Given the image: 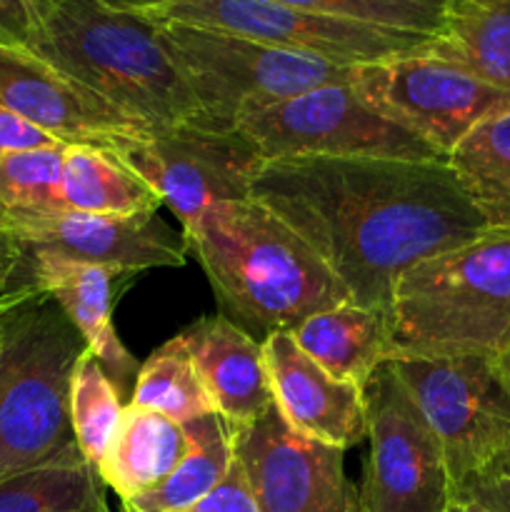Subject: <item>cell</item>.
I'll use <instances>...</instances> for the list:
<instances>
[{
    "mask_svg": "<svg viewBox=\"0 0 510 512\" xmlns=\"http://www.w3.org/2000/svg\"><path fill=\"white\" fill-rule=\"evenodd\" d=\"M33 20V0H0V43L28 48Z\"/></svg>",
    "mask_w": 510,
    "mask_h": 512,
    "instance_id": "cell-32",
    "label": "cell"
},
{
    "mask_svg": "<svg viewBox=\"0 0 510 512\" xmlns=\"http://www.w3.org/2000/svg\"><path fill=\"white\" fill-rule=\"evenodd\" d=\"M170 58L198 100V123L233 130L245 113L330 83H350L355 65L273 48L243 35L185 23H158Z\"/></svg>",
    "mask_w": 510,
    "mask_h": 512,
    "instance_id": "cell-6",
    "label": "cell"
},
{
    "mask_svg": "<svg viewBox=\"0 0 510 512\" xmlns=\"http://www.w3.org/2000/svg\"><path fill=\"white\" fill-rule=\"evenodd\" d=\"M120 390L88 348L78 358L70 378V428L83 458L98 470L123 420Z\"/></svg>",
    "mask_w": 510,
    "mask_h": 512,
    "instance_id": "cell-27",
    "label": "cell"
},
{
    "mask_svg": "<svg viewBox=\"0 0 510 512\" xmlns=\"http://www.w3.org/2000/svg\"><path fill=\"white\" fill-rule=\"evenodd\" d=\"M495 475H510V453L503 455V458H498L495 463H490L488 468H485L483 473L478 475V478H495ZM468 483H470V480H468Z\"/></svg>",
    "mask_w": 510,
    "mask_h": 512,
    "instance_id": "cell-37",
    "label": "cell"
},
{
    "mask_svg": "<svg viewBox=\"0 0 510 512\" xmlns=\"http://www.w3.org/2000/svg\"><path fill=\"white\" fill-rule=\"evenodd\" d=\"M448 163L490 230L510 233V108L470 130Z\"/></svg>",
    "mask_w": 510,
    "mask_h": 512,
    "instance_id": "cell-25",
    "label": "cell"
},
{
    "mask_svg": "<svg viewBox=\"0 0 510 512\" xmlns=\"http://www.w3.org/2000/svg\"><path fill=\"white\" fill-rule=\"evenodd\" d=\"M250 198L290 225L363 308L390 310L400 275L490 233L448 160H268Z\"/></svg>",
    "mask_w": 510,
    "mask_h": 512,
    "instance_id": "cell-1",
    "label": "cell"
},
{
    "mask_svg": "<svg viewBox=\"0 0 510 512\" xmlns=\"http://www.w3.org/2000/svg\"><path fill=\"white\" fill-rule=\"evenodd\" d=\"M113 155L155 190L180 228L195 223L210 205L250 198V185L263 165L238 130L208 128L198 120L130 140Z\"/></svg>",
    "mask_w": 510,
    "mask_h": 512,
    "instance_id": "cell-12",
    "label": "cell"
},
{
    "mask_svg": "<svg viewBox=\"0 0 510 512\" xmlns=\"http://www.w3.org/2000/svg\"><path fill=\"white\" fill-rule=\"evenodd\" d=\"M0 108L58 143L93 145L110 153L153 133L18 45L0 43Z\"/></svg>",
    "mask_w": 510,
    "mask_h": 512,
    "instance_id": "cell-14",
    "label": "cell"
},
{
    "mask_svg": "<svg viewBox=\"0 0 510 512\" xmlns=\"http://www.w3.org/2000/svg\"><path fill=\"white\" fill-rule=\"evenodd\" d=\"M235 130L263 163L293 158L445 160L418 135L370 108L350 83H330L245 113Z\"/></svg>",
    "mask_w": 510,
    "mask_h": 512,
    "instance_id": "cell-8",
    "label": "cell"
},
{
    "mask_svg": "<svg viewBox=\"0 0 510 512\" xmlns=\"http://www.w3.org/2000/svg\"><path fill=\"white\" fill-rule=\"evenodd\" d=\"M128 405L155 410L180 425L215 413L203 380L178 335L160 345L140 365Z\"/></svg>",
    "mask_w": 510,
    "mask_h": 512,
    "instance_id": "cell-26",
    "label": "cell"
},
{
    "mask_svg": "<svg viewBox=\"0 0 510 512\" xmlns=\"http://www.w3.org/2000/svg\"><path fill=\"white\" fill-rule=\"evenodd\" d=\"M295 345L335 380L365 390L383 365L398 358L390 310L340 303L290 330Z\"/></svg>",
    "mask_w": 510,
    "mask_h": 512,
    "instance_id": "cell-19",
    "label": "cell"
},
{
    "mask_svg": "<svg viewBox=\"0 0 510 512\" xmlns=\"http://www.w3.org/2000/svg\"><path fill=\"white\" fill-rule=\"evenodd\" d=\"M103 5L113 10H123V13H153V10L165 8L168 3H175V0H100Z\"/></svg>",
    "mask_w": 510,
    "mask_h": 512,
    "instance_id": "cell-35",
    "label": "cell"
},
{
    "mask_svg": "<svg viewBox=\"0 0 510 512\" xmlns=\"http://www.w3.org/2000/svg\"><path fill=\"white\" fill-rule=\"evenodd\" d=\"M353 88L383 118L438 150L445 160L490 115L510 108V93L425 50L355 65Z\"/></svg>",
    "mask_w": 510,
    "mask_h": 512,
    "instance_id": "cell-10",
    "label": "cell"
},
{
    "mask_svg": "<svg viewBox=\"0 0 510 512\" xmlns=\"http://www.w3.org/2000/svg\"><path fill=\"white\" fill-rule=\"evenodd\" d=\"M398 358L510 350V233L490 230L400 275L390 303Z\"/></svg>",
    "mask_w": 510,
    "mask_h": 512,
    "instance_id": "cell-4",
    "label": "cell"
},
{
    "mask_svg": "<svg viewBox=\"0 0 510 512\" xmlns=\"http://www.w3.org/2000/svg\"><path fill=\"white\" fill-rule=\"evenodd\" d=\"M68 145L20 150L0 160V228L10 220L63 210L60 175Z\"/></svg>",
    "mask_w": 510,
    "mask_h": 512,
    "instance_id": "cell-28",
    "label": "cell"
},
{
    "mask_svg": "<svg viewBox=\"0 0 510 512\" xmlns=\"http://www.w3.org/2000/svg\"><path fill=\"white\" fill-rule=\"evenodd\" d=\"M23 260V245L0 228V295L23 288Z\"/></svg>",
    "mask_w": 510,
    "mask_h": 512,
    "instance_id": "cell-34",
    "label": "cell"
},
{
    "mask_svg": "<svg viewBox=\"0 0 510 512\" xmlns=\"http://www.w3.org/2000/svg\"><path fill=\"white\" fill-rule=\"evenodd\" d=\"M183 428L188 438L185 458L158 488L123 500L125 512H185L223 483L235 458L228 423L213 413Z\"/></svg>",
    "mask_w": 510,
    "mask_h": 512,
    "instance_id": "cell-23",
    "label": "cell"
},
{
    "mask_svg": "<svg viewBox=\"0 0 510 512\" xmlns=\"http://www.w3.org/2000/svg\"><path fill=\"white\" fill-rule=\"evenodd\" d=\"M263 355L275 410L290 430L343 453L368 438L365 390L325 373L290 333L268 335Z\"/></svg>",
    "mask_w": 510,
    "mask_h": 512,
    "instance_id": "cell-17",
    "label": "cell"
},
{
    "mask_svg": "<svg viewBox=\"0 0 510 512\" xmlns=\"http://www.w3.org/2000/svg\"><path fill=\"white\" fill-rule=\"evenodd\" d=\"M423 50L510 93V0H450Z\"/></svg>",
    "mask_w": 510,
    "mask_h": 512,
    "instance_id": "cell-21",
    "label": "cell"
},
{
    "mask_svg": "<svg viewBox=\"0 0 510 512\" xmlns=\"http://www.w3.org/2000/svg\"><path fill=\"white\" fill-rule=\"evenodd\" d=\"M230 440L260 512H365L343 450L298 435L275 408L230 428Z\"/></svg>",
    "mask_w": 510,
    "mask_h": 512,
    "instance_id": "cell-13",
    "label": "cell"
},
{
    "mask_svg": "<svg viewBox=\"0 0 510 512\" xmlns=\"http://www.w3.org/2000/svg\"><path fill=\"white\" fill-rule=\"evenodd\" d=\"M5 298H8V293H5V295H0V308H3V305H5Z\"/></svg>",
    "mask_w": 510,
    "mask_h": 512,
    "instance_id": "cell-41",
    "label": "cell"
},
{
    "mask_svg": "<svg viewBox=\"0 0 510 512\" xmlns=\"http://www.w3.org/2000/svg\"><path fill=\"white\" fill-rule=\"evenodd\" d=\"M28 50L153 133L198 120L200 108L158 25L100 0H33Z\"/></svg>",
    "mask_w": 510,
    "mask_h": 512,
    "instance_id": "cell-3",
    "label": "cell"
},
{
    "mask_svg": "<svg viewBox=\"0 0 510 512\" xmlns=\"http://www.w3.org/2000/svg\"><path fill=\"white\" fill-rule=\"evenodd\" d=\"M215 413L235 425L255 423L275 408L263 343L223 315H208L180 330Z\"/></svg>",
    "mask_w": 510,
    "mask_h": 512,
    "instance_id": "cell-18",
    "label": "cell"
},
{
    "mask_svg": "<svg viewBox=\"0 0 510 512\" xmlns=\"http://www.w3.org/2000/svg\"><path fill=\"white\" fill-rule=\"evenodd\" d=\"M105 512H108V510H105Z\"/></svg>",
    "mask_w": 510,
    "mask_h": 512,
    "instance_id": "cell-42",
    "label": "cell"
},
{
    "mask_svg": "<svg viewBox=\"0 0 510 512\" xmlns=\"http://www.w3.org/2000/svg\"><path fill=\"white\" fill-rule=\"evenodd\" d=\"M60 198L63 210L113 218L155 215L163 205L155 190L123 160L93 145H68L60 175Z\"/></svg>",
    "mask_w": 510,
    "mask_h": 512,
    "instance_id": "cell-22",
    "label": "cell"
},
{
    "mask_svg": "<svg viewBox=\"0 0 510 512\" xmlns=\"http://www.w3.org/2000/svg\"><path fill=\"white\" fill-rule=\"evenodd\" d=\"M275 3L293 5L328 18L423 35H438L445 20L443 8H433L420 0H275Z\"/></svg>",
    "mask_w": 510,
    "mask_h": 512,
    "instance_id": "cell-29",
    "label": "cell"
},
{
    "mask_svg": "<svg viewBox=\"0 0 510 512\" xmlns=\"http://www.w3.org/2000/svg\"><path fill=\"white\" fill-rule=\"evenodd\" d=\"M368 458L360 483L365 512H445L455 488L443 448L390 365L365 388Z\"/></svg>",
    "mask_w": 510,
    "mask_h": 512,
    "instance_id": "cell-9",
    "label": "cell"
},
{
    "mask_svg": "<svg viewBox=\"0 0 510 512\" xmlns=\"http://www.w3.org/2000/svg\"><path fill=\"white\" fill-rule=\"evenodd\" d=\"M3 230L23 248L48 250L128 275L153 268H183L188 258L183 230L175 233L163 218H158V213L113 218L58 210L10 220Z\"/></svg>",
    "mask_w": 510,
    "mask_h": 512,
    "instance_id": "cell-15",
    "label": "cell"
},
{
    "mask_svg": "<svg viewBox=\"0 0 510 512\" xmlns=\"http://www.w3.org/2000/svg\"><path fill=\"white\" fill-rule=\"evenodd\" d=\"M498 368H500V373L505 375V380L510 383V350L503 355V358H498Z\"/></svg>",
    "mask_w": 510,
    "mask_h": 512,
    "instance_id": "cell-38",
    "label": "cell"
},
{
    "mask_svg": "<svg viewBox=\"0 0 510 512\" xmlns=\"http://www.w3.org/2000/svg\"><path fill=\"white\" fill-rule=\"evenodd\" d=\"M445 512H490V510L483 508V505H480L478 500L470 498V495L455 493L453 500H450L448 510H445Z\"/></svg>",
    "mask_w": 510,
    "mask_h": 512,
    "instance_id": "cell-36",
    "label": "cell"
},
{
    "mask_svg": "<svg viewBox=\"0 0 510 512\" xmlns=\"http://www.w3.org/2000/svg\"><path fill=\"white\" fill-rule=\"evenodd\" d=\"M5 303H8V298H5ZM3 308H5V305H3ZM3 308H0V313H3ZM0 345H3V330H0Z\"/></svg>",
    "mask_w": 510,
    "mask_h": 512,
    "instance_id": "cell-40",
    "label": "cell"
},
{
    "mask_svg": "<svg viewBox=\"0 0 510 512\" xmlns=\"http://www.w3.org/2000/svg\"><path fill=\"white\" fill-rule=\"evenodd\" d=\"M0 330V478H8L75 443L70 378L88 345L60 305L30 285L8 295Z\"/></svg>",
    "mask_w": 510,
    "mask_h": 512,
    "instance_id": "cell-5",
    "label": "cell"
},
{
    "mask_svg": "<svg viewBox=\"0 0 510 512\" xmlns=\"http://www.w3.org/2000/svg\"><path fill=\"white\" fill-rule=\"evenodd\" d=\"M218 303V315L263 343L320 310L348 303L313 248L258 200H223L183 228Z\"/></svg>",
    "mask_w": 510,
    "mask_h": 512,
    "instance_id": "cell-2",
    "label": "cell"
},
{
    "mask_svg": "<svg viewBox=\"0 0 510 512\" xmlns=\"http://www.w3.org/2000/svg\"><path fill=\"white\" fill-rule=\"evenodd\" d=\"M388 365L440 440L455 490L510 453V383L498 360L403 355Z\"/></svg>",
    "mask_w": 510,
    "mask_h": 512,
    "instance_id": "cell-7",
    "label": "cell"
},
{
    "mask_svg": "<svg viewBox=\"0 0 510 512\" xmlns=\"http://www.w3.org/2000/svg\"><path fill=\"white\" fill-rule=\"evenodd\" d=\"M185 512H260L258 500H255L253 490H250L248 480H245L238 458H233V465H230L223 483L208 498H203L198 505H193V508Z\"/></svg>",
    "mask_w": 510,
    "mask_h": 512,
    "instance_id": "cell-30",
    "label": "cell"
},
{
    "mask_svg": "<svg viewBox=\"0 0 510 512\" xmlns=\"http://www.w3.org/2000/svg\"><path fill=\"white\" fill-rule=\"evenodd\" d=\"M0 512H105L103 480L73 443L48 463L0 478Z\"/></svg>",
    "mask_w": 510,
    "mask_h": 512,
    "instance_id": "cell-24",
    "label": "cell"
},
{
    "mask_svg": "<svg viewBox=\"0 0 510 512\" xmlns=\"http://www.w3.org/2000/svg\"><path fill=\"white\" fill-rule=\"evenodd\" d=\"M50 145H63L40 128H35L28 120L18 118L10 110L0 108V160L10 153H20V150H35V148H50Z\"/></svg>",
    "mask_w": 510,
    "mask_h": 512,
    "instance_id": "cell-31",
    "label": "cell"
},
{
    "mask_svg": "<svg viewBox=\"0 0 510 512\" xmlns=\"http://www.w3.org/2000/svg\"><path fill=\"white\" fill-rule=\"evenodd\" d=\"M420 3H428V5H433V8H448V3L450 0H420Z\"/></svg>",
    "mask_w": 510,
    "mask_h": 512,
    "instance_id": "cell-39",
    "label": "cell"
},
{
    "mask_svg": "<svg viewBox=\"0 0 510 512\" xmlns=\"http://www.w3.org/2000/svg\"><path fill=\"white\" fill-rule=\"evenodd\" d=\"M188 453L185 428L155 410L125 405L123 420L98 465L103 485L120 500L138 498L158 488Z\"/></svg>",
    "mask_w": 510,
    "mask_h": 512,
    "instance_id": "cell-20",
    "label": "cell"
},
{
    "mask_svg": "<svg viewBox=\"0 0 510 512\" xmlns=\"http://www.w3.org/2000/svg\"><path fill=\"white\" fill-rule=\"evenodd\" d=\"M23 250V288L30 285L50 295L83 335L88 350L103 365L120 395L128 390L133 393L140 368L115 333L113 305L118 303V295L133 283L135 275L105 265L80 263L48 250Z\"/></svg>",
    "mask_w": 510,
    "mask_h": 512,
    "instance_id": "cell-16",
    "label": "cell"
},
{
    "mask_svg": "<svg viewBox=\"0 0 510 512\" xmlns=\"http://www.w3.org/2000/svg\"><path fill=\"white\" fill-rule=\"evenodd\" d=\"M145 15L158 23H185L243 35L273 48L338 65L383 63L418 53L433 38L408 30L328 18L275 0H175Z\"/></svg>",
    "mask_w": 510,
    "mask_h": 512,
    "instance_id": "cell-11",
    "label": "cell"
},
{
    "mask_svg": "<svg viewBox=\"0 0 510 512\" xmlns=\"http://www.w3.org/2000/svg\"><path fill=\"white\" fill-rule=\"evenodd\" d=\"M455 493H465L478 500L490 512H510V475H495V478H475L458 488Z\"/></svg>",
    "mask_w": 510,
    "mask_h": 512,
    "instance_id": "cell-33",
    "label": "cell"
}]
</instances>
